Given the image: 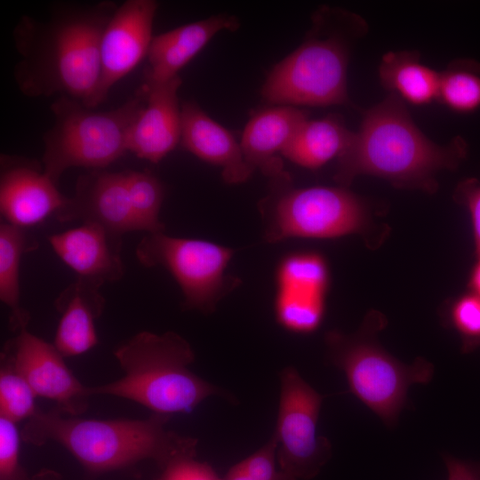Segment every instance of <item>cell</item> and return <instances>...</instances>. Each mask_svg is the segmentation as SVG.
Masks as SVG:
<instances>
[{"label":"cell","mask_w":480,"mask_h":480,"mask_svg":"<svg viewBox=\"0 0 480 480\" xmlns=\"http://www.w3.org/2000/svg\"><path fill=\"white\" fill-rule=\"evenodd\" d=\"M147 84L145 106L132 124L127 140L128 151L150 163H159L180 142L181 111L178 76L171 80Z\"/></svg>","instance_id":"obj_17"},{"label":"cell","mask_w":480,"mask_h":480,"mask_svg":"<svg viewBox=\"0 0 480 480\" xmlns=\"http://www.w3.org/2000/svg\"><path fill=\"white\" fill-rule=\"evenodd\" d=\"M36 397L5 343L0 356V417L15 423L29 420L38 410Z\"/></svg>","instance_id":"obj_26"},{"label":"cell","mask_w":480,"mask_h":480,"mask_svg":"<svg viewBox=\"0 0 480 480\" xmlns=\"http://www.w3.org/2000/svg\"><path fill=\"white\" fill-rule=\"evenodd\" d=\"M124 172L139 231L147 234L164 232V224L159 216L165 193L164 184L147 171Z\"/></svg>","instance_id":"obj_27"},{"label":"cell","mask_w":480,"mask_h":480,"mask_svg":"<svg viewBox=\"0 0 480 480\" xmlns=\"http://www.w3.org/2000/svg\"><path fill=\"white\" fill-rule=\"evenodd\" d=\"M157 8L155 0H126L117 6L101 37L100 76L92 108L147 57Z\"/></svg>","instance_id":"obj_12"},{"label":"cell","mask_w":480,"mask_h":480,"mask_svg":"<svg viewBox=\"0 0 480 480\" xmlns=\"http://www.w3.org/2000/svg\"><path fill=\"white\" fill-rule=\"evenodd\" d=\"M238 20L220 14L154 36L144 70V82L157 84L178 76L184 68L220 31L236 30Z\"/></svg>","instance_id":"obj_20"},{"label":"cell","mask_w":480,"mask_h":480,"mask_svg":"<svg viewBox=\"0 0 480 480\" xmlns=\"http://www.w3.org/2000/svg\"><path fill=\"white\" fill-rule=\"evenodd\" d=\"M280 396L274 436L280 469L292 480L318 475L332 455L329 440L318 436L324 396L292 366L280 372Z\"/></svg>","instance_id":"obj_10"},{"label":"cell","mask_w":480,"mask_h":480,"mask_svg":"<svg viewBox=\"0 0 480 480\" xmlns=\"http://www.w3.org/2000/svg\"><path fill=\"white\" fill-rule=\"evenodd\" d=\"M447 480H480V462L444 455Z\"/></svg>","instance_id":"obj_33"},{"label":"cell","mask_w":480,"mask_h":480,"mask_svg":"<svg viewBox=\"0 0 480 480\" xmlns=\"http://www.w3.org/2000/svg\"><path fill=\"white\" fill-rule=\"evenodd\" d=\"M454 199L469 212L476 252L480 257V181L475 178L461 180L455 188Z\"/></svg>","instance_id":"obj_32"},{"label":"cell","mask_w":480,"mask_h":480,"mask_svg":"<svg viewBox=\"0 0 480 480\" xmlns=\"http://www.w3.org/2000/svg\"><path fill=\"white\" fill-rule=\"evenodd\" d=\"M363 27L348 12L323 7L312 17L303 43L278 62L261 88L276 105L324 107L346 103L350 37ZM355 32H361L355 31Z\"/></svg>","instance_id":"obj_5"},{"label":"cell","mask_w":480,"mask_h":480,"mask_svg":"<svg viewBox=\"0 0 480 480\" xmlns=\"http://www.w3.org/2000/svg\"><path fill=\"white\" fill-rule=\"evenodd\" d=\"M437 100L461 114L480 108V64L473 60L452 62L440 73Z\"/></svg>","instance_id":"obj_25"},{"label":"cell","mask_w":480,"mask_h":480,"mask_svg":"<svg viewBox=\"0 0 480 480\" xmlns=\"http://www.w3.org/2000/svg\"><path fill=\"white\" fill-rule=\"evenodd\" d=\"M15 364L36 396L53 401L59 411L80 416L89 406L88 387L84 386L52 343L36 336L27 328L7 342Z\"/></svg>","instance_id":"obj_13"},{"label":"cell","mask_w":480,"mask_h":480,"mask_svg":"<svg viewBox=\"0 0 480 480\" xmlns=\"http://www.w3.org/2000/svg\"><path fill=\"white\" fill-rule=\"evenodd\" d=\"M170 416L99 420L64 414L57 408L36 412L26 421L21 439L42 446L55 443L83 467L100 473L152 460L163 468L174 459L196 456L197 440L167 428Z\"/></svg>","instance_id":"obj_3"},{"label":"cell","mask_w":480,"mask_h":480,"mask_svg":"<svg viewBox=\"0 0 480 480\" xmlns=\"http://www.w3.org/2000/svg\"><path fill=\"white\" fill-rule=\"evenodd\" d=\"M354 135L335 117L306 120L287 145L282 156L308 169H316L339 157Z\"/></svg>","instance_id":"obj_23"},{"label":"cell","mask_w":480,"mask_h":480,"mask_svg":"<svg viewBox=\"0 0 480 480\" xmlns=\"http://www.w3.org/2000/svg\"><path fill=\"white\" fill-rule=\"evenodd\" d=\"M306 113L294 106L276 105L256 112L246 124L240 146L247 164L260 170L271 180L290 175L279 154L308 120Z\"/></svg>","instance_id":"obj_18"},{"label":"cell","mask_w":480,"mask_h":480,"mask_svg":"<svg viewBox=\"0 0 480 480\" xmlns=\"http://www.w3.org/2000/svg\"><path fill=\"white\" fill-rule=\"evenodd\" d=\"M123 376L88 387L93 396H110L135 402L166 416L188 413L203 401L222 391L190 370L195 352L174 332L136 333L114 351Z\"/></svg>","instance_id":"obj_4"},{"label":"cell","mask_w":480,"mask_h":480,"mask_svg":"<svg viewBox=\"0 0 480 480\" xmlns=\"http://www.w3.org/2000/svg\"><path fill=\"white\" fill-rule=\"evenodd\" d=\"M32 480H60L59 476L52 471H42L36 475Z\"/></svg>","instance_id":"obj_35"},{"label":"cell","mask_w":480,"mask_h":480,"mask_svg":"<svg viewBox=\"0 0 480 480\" xmlns=\"http://www.w3.org/2000/svg\"><path fill=\"white\" fill-rule=\"evenodd\" d=\"M180 111L181 147L199 159L220 166L226 183L247 181L254 172L245 162L240 142L234 135L196 102H183Z\"/></svg>","instance_id":"obj_19"},{"label":"cell","mask_w":480,"mask_h":480,"mask_svg":"<svg viewBox=\"0 0 480 480\" xmlns=\"http://www.w3.org/2000/svg\"><path fill=\"white\" fill-rule=\"evenodd\" d=\"M274 315L276 323L295 334H309L321 325L325 313L329 270L316 252L284 255L276 273Z\"/></svg>","instance_id":"obj_11"},{"label":"cell","mask_w":480,"mask_h":480,"mask_svg":"<svg viewBox=\"0 0 480 480\" xmlns=\"http://www.w3.org/2000/svg\"><path fill=\"white\" fill-rule=\"evenodd\" d=\"M461 137L439 145L416 125L404 102L390 93L368 109L357 132L338 157L334 179L348 186L358 175H373L397 188L434 192L436 175L455 170L468 155Z\"/></svg>","instance_id":"obj_2"},{"label":"cell","mask_w":480,"mask_h":480,"mask_svg":"<svg viewBox=\"0 0 480 480\" xmlns=\"http://www.w3.org/2000/svg\"><path fill=\"white\" fill-rule=\"evenodd\" d=\"M37 248L25 228L5 221L0 225V300L10 312L13 332L27 328L30 316L20 306V268L23 254Z\"/></svg>","instance_id":"obj_24"},{"label":"cell","mask_w":480,"mask_h":480,"mask_svg":"<svg viewBox=\"0 0 480 480\" xmlns=\"http://www.w3.org/2000/svg\"><path fill=\"white\" fill-rule=\"evenodd\" d=\"M469 286L471 292L480 297V257H477V261L472 269Z\"/></svg>","instance_id":"obj_34"},{"label":"cell","mask_w":480,"mask_h":480,"mask_svg":"<svg viewBox=\"0 0 480 480\" xmlns=\"http://www.w3.org/2000/svg\"><path fill=\"white\" fill-rule=\"evenodd\" d=\"M100 288L76 278L55 299L60 320L52 344L64 357L84 354L98 344L96 321L105 308Z\"/></svg>","instance_id":"obj_21"},{"label":"cell","mask_w":480,"mask_h":480,"mask_svg":"<svg viewBox=\"0 0 480 480\" xmlns=\"http://www.w3.org/2000/svg\"><path fill=\"white\" fill-rule=\"evenodd\" d=\"M55 218L60 222L96 224L117 236L139 231L124 172L92 170L82 174L74 195L67 198Z\"/></svg>","instance_id":"obj_15"},{"label":"cell","mask_w":480,"mask_h":480,"mask_svg":"<svg viewBox=\"0 0 480 480\" xmlns=\"http://www.w3.org/2000/svg\"><path fill=\"white\" fill-rule=\"evenodd\" d=\"M55 254L77 276L99 287L119 281L124 275L121 236L102 227L82 223L48 237Z\"/></svg>","instance_id":"obj_16"},{"label":"cell","mask_w":480,"mask_h":480,"mask_svg":"<svg viewBox=\"0 0 480 480\" xmlns=\"http://www.w3.org/2000/svg\"><path fill=\"white\" fill-rule=\"evenodd\" d=\"M156 480H222L209 464L195 456H182L172 460L163 468Z\"/></svg>","instance_id":"obj_31"},{"label":"cell","mask_w":480,"mask_h":480,"mask_svg":"<svg viewBox=\"0 0 480 480\" xmlns=\"http://www.w3.org/2000/svg\"><path fill=\"white\" fill-rule=\"evenodd\" d=\"M382 85L404 102L422 106L437 100L440 73L421 63L413 52H389L379 67Z\"/></svg>","instance_id":"obj_22"},{"label":"cell","mask_w":480,"mask_h":480,"mask_svg":"<svg viewBox=\"0 0 480 480\" xmlns=\"http://www.w3.org/2000/svg\"><path fill=\"white\" fill-rule=\"evenodd\" d=\"M385 324L382 315L373 312L356 333L331 331L325 343L332 363L344 372L350 392L392 427L405 405L410 387L428 383L434 366L422 357L406 364L388 353L376 340Z\"/></svg>","instance_id":"obj_7"},{"label":"cell","mask_w":480,"mask_h":480,"mask_svg":"<svg viewBox=\"0 0 480 480\" xmlns=\"http://www.w3.org/2000/svg\"><path fill=\"white\" fill-rule=\"evenodd\" d=\"M148 92L143 83L125 102L108 111L59 96L51 105L53 125L43 139L44 172L57 184L68 169L103 170L120 158L128 151V134Z\"/></svg>","instance_id":"obj_6"},{"label":"cell","mask_w":480,"mask_h":480,"mask_svg":"<svg viewBox=\"0 0 480 480\" xmlns=\"http://www.w3.org/2000/svg\"><path fill=\"white\" fill-rule=\"evenodd\" d=\"M16 424L0 417V480H25L20 460L22 439Z\"/></svg>","instance_id":"obj_30"},{"label":"cell","mask_w":480,"mask_h":480,"mask_svg":"<svg viewBox=\"0 0 480 480\" xmlns=\"http://www.w3.org/2000/svg\"><path fill=\"white\" fill-rule=\"evenodd\" d=\"M274 435L256 452L232 466L222 480H292L279 468Z\"/></svg>","instance_id":"obj_28"},{"label":"cell","mask_w":480,"mask_h":480,"mask_svg":"<svg viewBox=\"0 0 480 480\" xmlns=\"http://www.w3.org/2000/svg\"><path fill=\"white\" fill-rule=\"evenodd\" d=\"M117 6L113 1L60 2L45 20L23 15L12 32L20 92L29 98L67 96L92 108L101 37Z\"/></svg>","instance_id":"obj_1"},{"label":"cell","mask_w":480,"mask_h":480,"mask_svg":"<svg viewBox=\"0 0 480 480\" xmlns=\"http://www.w3.org/2000/svg\"><path fill=\"white\" fill-rule=\"evenodd\" d=\"M0 212L4 221L27 229L56 215L67 201L42 163L1 155Z\"/></svg>","instance_id":"obj_14"},{"label":"cell","mask_w":480,"mask_h":480,"mask_svg":"<svg viewBox=\"0 0 480 480\" xmlns=\"http://www.w3.org/2000/svg\"><path fill=\"white\" fill-rule=\"evenodd\" d=\"M235 251L196 238L172 236L164 232L147 234L135 255L145 268L166 269L179 284L182 307L204 314L215 311L220 301L242 281L227 272Z\"/></svg>","instance_id":"obj_9"},{"label":"cell","mask_w":480,"mask_h":480,"mask_svg":"<svg viewBox=\"0 0 480 480\" xmlns=\"http://www.w3.org/2000/svg\"><path fill=\"white\" fill-rule=\"evenodd\" d=\"M450 322L462 340V352L480 348V297L474 293L462 295L452 305Z\"/></svg>","instance_id":"obj_29"},{"label":"cell","mask_w":480,"mask_h":480,"mask_svg":"<svg viewBox=\"0 0 480 480\" xmlns=\"http://www.w3.org/2000/svg\"><path fill=\"white\" fill-rule=\"evenodd\" d=\"M259 204L268 244L291 238H335L361 232L367 224L362 200L346 187L293 188L290 177L271 180Z\"/></svg>","instance_id":"obj_8"}]
</instances>
